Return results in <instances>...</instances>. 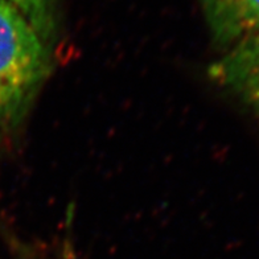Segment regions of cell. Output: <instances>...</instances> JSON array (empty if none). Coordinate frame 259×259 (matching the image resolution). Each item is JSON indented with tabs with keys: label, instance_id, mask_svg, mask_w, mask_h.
Listing matches in <instances>:
<instances>
[{
	"label": "cell",
	"instance_id": "3",
	"mask_svg": "<svg viewBox=\"0 0 259 259\" xmlns=\"http://www.w3.org/2000/svg\"><path fill=\"white\" fill-rule=\"evenodd\" d=\"M219 44L232 48L259 36V0H200Z\"/></svg>",
	"mask_w": 259,
	"mask_h": 259
},
{
	"label": "cell",
	"instance_id": "1",
	"mask_svg": "<svg viewBox=\"0 0 259 259\" xmlns=\"http://www.w3.org/2000/svg\"><path fill=\"white\" fill-rule=\"evenodd\" d=\"M48 45L7 0H0V130L21 126L49 74Z\"/></svg>",
	"mask_w": 259,
	"mask_h": 259
},
{
	"label": "cell",
	"instance_id": "4",
	"mask_svg": "<svg viewBox=\"0 0 259 259\" xmlns=\"http://www.w3.org/2000/svg\"><path fill=\"white\" fill-rule=\"evenodd\" d=\"M33 27L37 34L49 45L57 24L58 0H7Z\"/></svg>",
	"mask_w": 259,
	"mask_h": 259
},
{
	"label": "cell",
	"instance_id": "2",
	"mask_svg": "<svg viewBox=\"0 0 259 259\" xmlns=\"http://www.w3.org/2000/svg\"><path fill=\"white\" fill-rule=\"evenodd\" d=\"M209 73L259 118V36L233 45Z\"/></svg>",
	"mask_w": 259,
	"mask_h": 259
}]
</instances>
